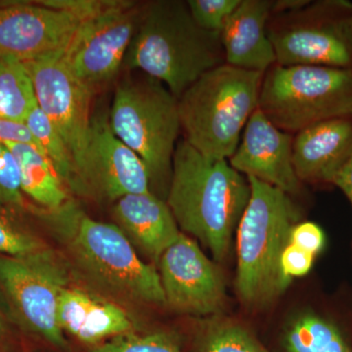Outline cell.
<instances>
[{"label": "cell", "mask_w": 352, "mask_h": 352, "mask_svg": "<svg viewBox=\"0 0 352 352\" xmlns=\"http://www.w3.org/2000/svg\"><path fill=\"white\" fill-rule=\"evenodd\" d=\"M250 197L249 180L228 162L208 159L184 139L178 141L166 204L177 226L200 240L215 261L228 256Z\"/></svg>", "instance_id": "1"}, {"label": "cell", "mask_w": 352, "mask_h": 352, "mask_svg": "<svg viewBox=\"0 0 352 352\" xmlns=\"http://www.w3.org/2000/svg\"><path fill=\"white\" fill-rule=\"evenodd\" d=\"M223 64L220 32L199 27L187 1L160 0L143 10L122 68L156 78L179 99L204 74Z\"/></svg>", "instance_id": "2"}, {"label": "cell", "mask_w": 352, "mask_h": 352, "mask_svg": "<svg viewBox=\"0 0 352 352\" xmlns=\"http://www.w3.org/2000/svg\"><path fill=\"white\" fill-rule=\"evenodd\" d=\"M251 197L237 228L236 289L249 307H264L283 294L292 280L280 261L296 226V207L282 190L248 176Z\"/></svg>", "instance_id": "3"}, {"label": "cell", "mask_w": 352, "mask_h": 352, "mask_svg": "<svg viewBox=\"0 0 352 352\" xmlns=\"http://www.w3.org/2000/svg\"><path fill=\"white\" fill-rule=\"evenodd\" d=\"M263 76L226 63L204 74L178 99L183 139L208 159H230L258 108Z\"/></svg>", "instance_id": "4"}, {"label": "cell", "mask_w": 352, "mask_h": 352, "mask_svg": "<svg viewBox=\"0 0 352 352\" xmlns=\"http://www.w3.org/2000/svg\"><path fill=\"white\" fill-rule=\"evenodd\" d=\"M115 135L144 163L151 191L168 195L180 126L178 99L163 82L142 75L118 85L109 113Z\"/></svg>", "instance_id": "5"}, {"label": "cell", "mask_w": 352, "mask_h": 352, "mask_svg": "<svg viewBox=\"0 0 352 352\" xmlns=\"http://www.w3.org/2000/svg\"><path fill=\"white\" fill-rule=\"evenodd\" d=\"M258 109L288 133L352 115V69L275 64L264 74Z\"/></svg>", "instance_id": "6"}, {"label": "cell", "mask_w": 352, "mask_h": 352, "mask_svg": "<svg viewBox=\"0 0 352 352\" xmlns=\"http://www.w3.org/2000/svg\"><path fill=\"white\" fill-rule=\"evenodd\" d=\"M267 34L280 66L352 69V3L321 0L271 15Z\"/></svg>", "instance_id": "7"}, {"label": "cell", "mask_w": 352, "mask_h": 352, "mask_svg": "<svg viewBox=\"0 0 352 352\" xmlns=\"http://www.w3.org/2000/svg\"><path fill=\"white\" fill-rule=\"evenodd\" d=\"M72 251L97 283L136 302L166 305L159 271L139 258L119 226L82 217Z\"/></svg>", "instance_id": "8"}, {"label": "cell", "mask_w": 352, "mask_h": 352, "mask_svg": "<svg viewBox=\"0 0 352 352\" xmlns=\"http://www.w3.org/2000/svg\"><path fill=\"white\" fill-rule=\"evenodd\" d=\"M0 287L25 328L53 346H66L57 311L68 275L52 251L45 248L25 256H0Z\"/></svg>", "instance_id": "9"}, {"label": "cell", "mask_w": 352, "mask_h": 352, "mask_svg": "<svg viewBox=\"0 0 352 352\" xmlns=\"http://www.w3.org/2000/svg\"><path fill=\"white\" fill-rule=\"evenodd\" d=\"M25 63L38 107L56 126L68 146L78 175L91 124L90 105L94 89L72 73L65 62L63 50Z\"/></svg>", "instance_id": "10"}, {"label": "cell", "mask_w": 352, "mask_h": 352, "mask_svg": "<svg viewBox=\"0 0 352 352\" xmlns=\"http://www.w3.org/2000/svg\"><path fill=\"white\" fill-rule=\"evenodd\" d=\"M143 10L134 2L80 23L63 50L72 73L92 89L115 78L124 66Z\"/></svg>", "instance_id": "11"}, {"label": "cell", "mask_w": 352, "mask_h": 352, "mask_svg": "<svg viewBox=\"0 0 352 352\" xmlns=\"http://www.w3.org/2000/svg\"><path fill=\"white\" fill-rule=\"evenodd\" d=\"M157 264L166 305L207 318L222 314L226 305L223 274L195 241L180 234Z\"/></svg>", "instance_id": "12"}, {"label": "cell", "mask_w": 352, "mask_h": 352, "mask_svg": "<svg viewBox=\"0 0 352 352\" xmlns=\"http://www.w3.org/2000/svg\"><path fill=\"white\" fill-rule=\"evenodd\" d=\"M78 179L80 193L109 201L152 192L144 163L115 135L105 113L92 116Z\"/></svg>", "instance_id": "13"}, {"label": "cell", "mask_w": 352, "mask_h": 352, "mask_svg": "<svg viewBox=\"0 0 352 352\" xmlns=\"http://www.w3.org/2000/svg\"><path fill=\"white\" fill-rule=\"evenodd\" d=\"M80 23L38 1H6L0 6V57L28 62L63 50Z\"/></svg>", "instance_id": "14"}, {"label": "cell", "mask_w": 352, "mask_h": 352, "mask_svg": "<svg viewBox=\"0 0 352 352\" xmlns=\"http://www.w3.org/2000/svg\"><path fill=\"white\" fill-rule=\"evenodd\" d=\"M293 139L288 132L275 126L258 108L248 120L229 164L245 177L252 176L288 195L298 194L302 182L294 168Z\"/></svg>", "instance_id": "15"}, {"label": "cell", "mask_w": 352, "mask_h": 352, "mask_svg": "<svg viewBox=\"0 0 352 352\" xmlns=\"http://www.w3.org/2000/svg\"><path fill=\"white\" fill-rule=\"evenodd\" d=\"M352 154V115L323 120L293 139L294 168L300 182L333 184Z\"/></svg>", "instance_id": "16"}, {"label": "cell", "mask_w": 352, "mask_h": 352, "mask_svg": "<svg viewBox=\"0 0 352 352\" xmlns=\"http://www.w3.org/2000/svg\"><path fill=\"white\" fill-rule=\"evenodd\" d=\"M271 14V0H241L220 32L226 64L263 74L276 64L267 34Z\"/></svg>", "instance_id": "17"}, {"label": "cell", "mask_w": 352, "mask_h": 352, "mask_svg": "<svg viewBox=\"0 0 352 352\" xmlns=\"http://www.w3.org/2000/svg\"><path fill=\"white\" fill-rule=\"evenodd\" d=\"M113 212L126 237L156 263L182 234L166 201L152 192L122 197Z\"/></svg>", "instance_id": "18"}, {"label": "cell", "mask_w": 352, "mask_h": 352, "mask_svg": "<svg viewBox=\"0 0 352 352\" xmlns=\"http://www.w3.org/2000/svg\"><path fill=\"white\" fill-rule=\"evenodd\" d=\"M57 318L63 332L89 344L131 332L133 328L129 315L119 305L69 286L60 296Z\"/></svg>", "instance_id": "19"}, {"label": "cell", "mask_w": 352, "mask_h": 352, "mask_svg": "<svg viewBox=\"0 0 352 352\" xmlns=\"http://www.w3.org/2000/svg\"><path fill=\"white\" fill-rule=\"evenodd\" d=\"M4 146L17 163L23 193L46 210L62 208L68 201L69 188L46 155L30 145Z\"/></svg>", "instance_id": "20"}, {"label": "cell", "mask_w": 352, "mask_h": 352, "mask_svg": "<svg viewBox=\"0 0 352 352\" xmlns=\"http://www.w3.org/2000/svg\"><path fill=\"white\" fill-rule=\"evenodd\" d=\"M36 105L27 65L15 58L0 57V118L25 122Z\"/></svg>", "instance_id": "21"}, {"label": "cell", "mask_w": 352, "mask_h": 352, "mask_svg": "<svg viewBox=\"0 0 352 352\" xmlns=\"http://www.w3.org/2000/svg\"><path fill=\"white\" fill-rule=\"evenodd\" d=\"M287 352H352L351 344L328 319L305 314L294 322L285 336Z\"/></svg>", "instance_id": "22"}, {"label": "cell", "mask_w": 352, "mask_h": 352, "mask_svg": "<svg viewBox=\"0 0 352 352\" xmlns=\"http://www.w3.org/2000/svg\"><path fill=\"white\" fill-rule=\"evenodd\" d=\"M25 122L67 187L80 193L74 157L56 126L38 107V104L29 113Z\"/></svg>", "instance_id": "23"}, {"label": "cell", "mask_w": 352, "mask_h": 352, "mask_svg": "<svg viewBox=\"0 0 352 352\" xmlns=\"http://www.w3.org/2000/svg\"><path fill=\"white\" fill-rule=\"evenodd\" d=\"M195 352H270L240 324L220 316L200 324Z\"/></svg>", "instance_id": "24"}, {"label": "cell", "mask_w": 352, "mask_h": 352, "mask_svg": "<svg viewBox=\"0 0 352 352\" xmlns=\"http://www.w3.org/2000/svg\"><path fill=\"white\" fill-rule=\"evenodd\" d=\"M9 212L0 208V254L18 258L45 249L43 241L18 223Z\"/></svg>", "instance_id": "25"}, {"label": "cell", "mask_w": 352, "mask_h": 352, "mask_svg": "<svg viewBox=\"0 0 352 352\" xmlns=\"http://www.w3.org/2000/svg\"><path fill=\"white\" fill-rule=\"evenodd\" d=\"M94 352H183L177 342L164 333L138 335L126 333L98 344Z\"/></svg>", "instance_id": "26"}, {"label": "cell", "mask_w": 352, "mask_h": 352, "mask_svg": "<svg viewBox=\"0 0 352 352\" xmlns=\"http://www.w3.org/2000/svg\"><path fill=\"white\" fill-rule=\"evenodd\" d=\"M24 208L17 163L8 148L0 144V208L13 212H21Z\"/></svg>", "instance_id": "27"}, {"label": "cell", "mask_w": 352, "mask_h": 352, "mask_svg": "<svg viewBox=\"0 0 352 352\" xmlns=\"http://www.w3.org/2000/svg\"><path fill=\"white\" fill-rule=\"evenodd\" d=\"M241 0H188L190 13L196 24L208 32H220Z\"/></svg>", "instance_id": "28"}, {"label": "cell", "mask_w": 352, "mask_h": 352, "mask_svg": "<svg viewBox=\"0 0 352 352\" xmlns=\"http://www.w3.org/2000/svg\"><path fill=\"white\" fill-rule=\"evenodd\" d=\"M38 2L41 6L71 14L80 22L94 19L134 3L126 0H43Z\"/></svg>", "instance_id": "29"}, {"label": "cell", "mask_w": 352, "mask_h": 352, "mask_svg": "<svg viewBox=\"0 0 352 352\" xmlns=\"http://www.w3.org/2000/svg\"><path fill=\"white\" fill-rule=\"evenodd\" d=\"M314 258V254L289 243L285 248L280 261L282 272L285 277L291 280L295 277L305 276L311 270Z\"/></svg>", "instance_id": "30"}, {"label": "cell", "mask_w": 352, "mask_h": 352, "mask_svg": "<svg viewBox=\"0 0 352 352\" xmlns=\"http://www.w3.org/2000/svg\"><path fill=\"white\" fill-rule=\"evenodd\" d=\"M289 243L316 256L323 250L325 235L323 230L314 222L296 224L289 235Z\"/></svg>", "instance_id": "31"}, {"label": "cell", "mask_w": 352, "mask_h": 352, "mask_svg": "<svg viewBox=\"0 0 352 352\" xmlns=\"http://www.w3.org/2000/svg\"><path fill=\"white\" fill-rule=\"evenodd\" d=\"M0 144L30 145L43 151L25 122L3 118H0Z\"/></svg>", "instance_id": "32"}, {"label": "cell", "mask_w": 352, "mask_h": 352, "mask_svg": "<svg viewBox=\"0 0 352 352\" xmlns=\"http://www.w3.org/2000/svg\"><path fill=\"white\" fill-rule=\"evenodd\" d=\"M333 185L339 187L351 201L352 207V154L344 168L340 170L333 180Z\"/></svg>", "instance_id": "33"}, {"label": "cell", "mask_w": 352, "mask_h": 352, "mask_svg": "<svg viewBox=\"0 0 352 352\" xmlns=\"http://www.w3.org/2000/svg\"><path fill=\"white\" fill-rule=\"evenodd\" d=\"M6 332V323H4L3 316H2L1 311H0V338Z\"/></svg>", "instance_id": "34"}]
</instances>
